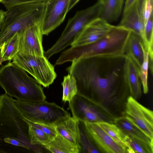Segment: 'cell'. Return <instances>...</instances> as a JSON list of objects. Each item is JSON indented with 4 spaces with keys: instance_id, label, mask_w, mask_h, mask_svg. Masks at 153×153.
Wrapping results in <instances>:
<instances>
[{
    "instance_id": "31",
    "label": "cell",
    "mask_w": 153,
    "mask_h": 153,
    "mask_svg": "<svg viewBox=\"0 0 153 153\" xmlns=\"http://www.w3.org/2000/svg\"><path fill=\"white\" fill-rule=\"evenodd\" d=\"M48 0H3L1 3L7 9L12 7L20 4L28 3H45Z\"/></svg>"
},
{
    "instance_id": "28",
    "label": "cell",
    "mask_w": 153,
    "mask_h": 153,
    "mask_svg": "<svg viewBox=\"0 0 153 153\" xmlns=\"http://www.w3.org/2000/svg\"><path fill=\"white\" fill-rule=\"evenodd\" d=\"M125 140L135 153H152L153 149L141 142L126 135Z\"/></svg>"
},
{
    "instance_id": "30",
    "label": "cell",
    "mask_w": 153,
    "mask_h": 153,
    "mask_svg": "<svg viewBox=\"0 0 153 153\" xmlns=\"http://www.w3.org/2000/svg\"><path fill=\"white\" fill-rule=\"evenodd\" d=\"M153 0H145L143 5L141 15L144 25L153 13Z\"/></svg>"
},
{
    "instance_id": "1",
    "label": "cell",
    "mask_w": 153,
    "mask_h": 153,
    "mask_svg": "<svg viewBox=\"0 0 153 153\" xmlns=\"http://www.w3.org/2000/svg\"><path fill=\"white\" fill-rule=\"evenodd\" d=\"M126 55L93 56L73 60L66 69L75 79L78 93L92 102L97 96L108 100L128 89L125 77Z\"/></svg>"
},
{
    "instance_id": "7",
    "label": "cell",
    "mask_w": 153,
    "mask_h": 153,
    "mask_svg": "<svg viewBox=\"0 0 153 153\" xmlns=\"http://www.w3.org/2000/svg\"><path fill=\"white\" fill-rule=\"evenodd\" d=\"M14 101L24 117L33 122L54 125L70 115L54 102L45 100L33 102Z\"/></svg>"
},
{
    "instance_id": "23",
    "label": "cell",
    "mask_w": 153,
    "mask_h": 153,
    "mask_svg": "<svg viewBox=\"0 0 153 153\" xmlns=\"http://www.w3.org/2000/svg\"><path fill=\"white\" fill-rule=\"evenodd\" d=\"M96 123L126 153L127 149L130 146L125 140L126 134L118 126L103 121Z\"/></svg>"
},
{
    "instance_id": "21",
    "label": "cell",
    "mask_w": 153,
    "mask_h": 153,
    "mask_svg": "<svg viewBox=\"0 0 153 153\" xmlns=\"http://www.w3.org/2000/svg\"><path fill=\"white\" fill-rule=\"evenodd\" d=\"M45 148L52 153H79V148L57 133L56 136Z\"/></svg>"
},
{
    "instance_id": "9",
    "label": "cell",
    "mask_w": 153,
    "mask_h": 153,
    "mask_svg": "<svg viewBox=\"0 0 153 153\" xmlns=\"http://www.w3.org/2000/svg\"><path fill=\"white\" fill-rule=\"evenodd\" d=\"M123 116L153 139V112L131 96L127 98Z\"/></svg>"
},
{
    "instance_id": "25",
    "label": "cell",
    "mask_w": 153,
    "mask_h": 153,
    "mask_svg": "<svg viewBox=\"0 0 153 153\" xmlns=\"http://www.w3.org/2000/svg\"><path fill=\"white\" fill-rule=\"evenodd\" d=\"M61 85L63 88L62 101L64 102L71 101L78 93L75 79L68 74L64 76Z\"/></svg>"
},
{
    "instance_id": "5",
    "label": "cell",
    "mask_w": 153,
    "mask_h": 153,
    "mask_svg": "<svg viewBox=\"0 0 153 153\" xmlns=\"http://www.w3.org/2000/svg\"><path fill=\"white\" fill-rule=\"evenodd\" d=\"M45 4L26 3L7 9L0 30V48L3 43L15 33L41 22Z\"/></svg>"
},
{
    "instance_id": "18",
    "label": "cell",
    "mask_w": 153,
    "mask_h": 153,
    "mask_svg": "<svg viewBox=\"0 0 153 153\" xmlns=\"http://www.w3.org/2000/svg\"><path fill=\"white\" fill-rule=\"evenodd\" d=\"M114 123L124 133L153 149V139L147 136L139 128L124 116L115 118Z\"/></svg>"
},
{
    "instance_id": "3",
    "label": "cell",
    "mask_w": 153,
    "mask_h": 153,
    "mask_svg": "<svg viewBox=\"0 0 153 153\" xmlns=\"http://www.w3.org/2000/svg\"><path fill=\"white\" fill-rule=\"evenodd\" d=\"M130 32L123 26L114 25L108 33L97 41L85 45L71 46L62 52L55 65H61L81 58L125 54V46Z\"/></svg>"
},
{
    "instance_id": "10",
    "label": "cell",
    "mask_w": 153,
    "mask_h": 153,
    "mask_svg": "<svg viewBox=\"0 0 153 153\" xmlns=\"http://www.w3.org/2000/svg\"><path fill=\"white\" fill-rule=\"evenodd\" d=\"M70 0H48L42 21L43 35H48L64 21L69 12Z\"/></svg>"
},
{
    "instance_id": "27",
    "label": "cell",
    "mask_w": 153,
    "mask_h": 153,
    "mask_svg": "<svg viewBox=\"0 0 153 153\" xmlns=\"http://www.w3.org/2000/svg\"><path fill=\"white\" fill-rule=\"evenodd\" d=\"M149 67V54L148 52L144 50V59L140 67L139 74L143 91L145 94H147L148 92V77Z\"/></svg>"
},
{
    "instance_id": "38",
    "label": "cell",
    "mask_w": 153,
    "mask_h": 153,
    "mask_svg": "<svg viewBox=\"0 0 153 153\" xmlns=\"http://www.w3.org/2000/svg\"><path fill=\"white\" fill-rule=\"evenodd\" d=\"M3 0H0V3Z\"/></svg>"
},
{
    "instance_id": "11",
    "label": "cell",
    "mask_w": 153,
    "mask_h": 153,
    "mask_svg": "<svg viewBox=\"0 0 153 153\" xmlns=\"http://www.w3.org/2000/svg\"><path fill=\"white\" fill-rule=\"evenodd\" d=\"M19 52L21 53L44 56L42 22L20 32Z\"/></svg>"
},
{
    "instance_id": "4",
    "label": "cell",
    "mask_w": 153,
    "mask_h": 153,
    "mask_svg": "<svg viewBox=\"0 0 153 153\" xmlns=\"http://www.w3.org/2000/svg\"><path fill=\"white\" fill-rule=\"evenodd\" d=\"M0 86L5 94L19 101L33 102L46 98L41 85L11 61L0 67Z\"/></svg>"
},
{
    "instance_id": "22",
    "label": "cell",
    "mask_w": 153,
    "mask_h": 153,
    "mask_svg": "<svg viewBox=\"0 0 153 153\" xmlns=\"http://www.w3.org/2000/svg\"><path fill=\"white\" fill-rule=\"evenodd\" d=\"M19 32L15 33L6 40L0 49V57L3 62L11 61L19 52Z\"/></svg>"
},
{
    "instance_id": "12",
    "label": "cell",
    "mask_w": 153,
    "mask_h": 153,
    "mask_svg": "<svg viewBox=\"0 0 153 153\" xmlns=\"http://www.w3.org/2000/svg\"><path fill=\"white\" fill-rule=\"evenodd\" d=\"M83 122L92 143L100 152L126 153L96 123Z\"/></svg>"
},
{
    "instance_id": "13",
    "label": "cell",
    "mask_w": 153,
    "mask_h": 153,
    "mask_svg": "<svg viewBox=\"0 0 153 153\" xmlns=\"http://www.w3.org/2000/svg\"><path fill=\"white\" fill-rule=\"evenodd\" d=\"M69 106L73 117L78 120L92 123L103 121L94 104L78 93L69 102Z\"/></svg>"
},
{
    "instance_id": "33",
    "label": "cell",
    "mask_w": 153,
    "mask_h": 153,
    "mask_svg": "<svg viewBox=\"0 0 153 153\" xmlns=\"http://www.w3.org/2000/svg\"><path fill=\"white\" fill-rule=\"evenodd\" d=\"M5 15V11L0 10V30L3 23Z\"/></svg>"
},
{
    "instance_id": "15",
    "label": "cell",
    "mask_w": 153,
    "mask_h": 153,
    "mask_svg": "<svg viewBox=\"0 0 153 153\" xmlns=\"http://www.w3.org/2000/svg\"><path fill=\"white\" fill-rule=\"evenodd\" d=\"M118 25L133 31L139 36L142 40L144 47L145 25L140 13L138 1L126 13L123 14Z\"/></svg>"
},
{
    "instance_id": "20",
    "label": "cell",
    "mask_w": 153,
    "mask_h": 153,
    "mask_svg": "<svg viewBox=\"0 0 153 153\" xmlns=\"http://www.w3.org/2000/svg\"><path fill=\"white\" fill-rule=\"evenodd\" d=\"M123 0H105L100 17L108 23L116 21L120 15Z\"/></svg>"
},
{
    "instance_id": "37",
    "label": "cell",
    "mask_w": 153,
    "mask_h": 153,
    "mask_svg": "<svg viewBox=\"0 0 153 153\" xmlns=\"http://www.w3.org/2000/svg\"><path fill=\"white\" fill-rule=\"evenodd\" d=\"M2 62L1 61V59H0V66L1 65V64H2Z\"/></svg>"
},
{
    "instance_id": "29",
    "label": "cell",
    "mask_w": 153,
    "mask_h": 153,
    "mask_svg": "<svg viewBox=\"0 0 153 153\" xmlns=\"http://www.w3.org/2000/svg\"><path fill=\"white\" fill-rule=\"evenodd\" d=\"M25 120L28 123L42 130L50 137L52 140L54 139L57 134L54 125L35 122L25 118Z\"/></svg>"
},
{
    "instance_id": "14",
    "label": "cell",
    "mask_w": 153,
    "mask_h": 153,
    "mask_svg": "<svg viewBox=\"0 0 153 153\" xmlns=\"http://www.w3.org/2000/svg\"><path fill=\"white\" fill-rule=\"evenodd\" d=\"M113 26L100 17L98 18L84 28L71 46L81 45L93 43L108 33Z\"/></svg>"
},
{
    "instance_id": "8",
    "label": "cell",
    "mask_w": 153,
    "mask_h": 153,
    "mask_svg": "<svg viewBox=\"0 0 153 153\" xmlns=\"http://www.w3.org/2000/svg\"><path fill=\"white\" fill-rule=\"evenodd\" d=\"M13 62L32 76L45 87H48L56 77L54 67L44 56L26 54L19 52Z\"/></svg>"
},
{
    "instance_id": "26",
    "label": "cell",
    "mask_w": 153,
    "mask_h": 153,
    "mask_svg": "<svg viewBox=\"0 0 153 153\" xmlns=\"http://www.w3.org/2000/svg\"><path fill=\"white\" fill-rule=\"evenodd\" d=\"M29 134L31 144L44 146L52 140L50 137L40 129L28 123Z\"/></svg>"
},
{
    "instance_id": "24",
    "label": "cell",
    "mask_w": 153,
    "mask_h": 153,
    "mask_svg": "<svg viewBox=\"0 0 153 153\" xmlns=\"http://www.w3.org/2000/svg\"><path fill=\"white\" fill-rule=\"evenodd\" d=\"M78 128L79 153H100L92 143L83 122L78 120Z\"/></svg>"
},
{
    "instance_id": "35",
    "label": "cell",
    "mask_w": 153,
    "mask_h": 153,
    "mask_svg": "<svg viewBox=\"0 0 153 153\" xmlns=\"http://www.w3.org/2000/svg\"><path fill=\"white\" fill-rule=\"evenodd\" d=\"M145 0H138V4L139 8L141 9Z\"/></svg>"
},
{
    "instance_id": "34",
    "label": "cell",
    "mask_w": 153,
    "mask_h": 153,
    "mask_svg": "<svg viewBox=\"0 0 153 153\" xmlns=\"http://www.w3.org/2000/svg\"><path fill=\"white\" fill-rule=\"evenodd\" d=\"M80 0H70L68 11L71 10Z\"/></svg>"
},
{
    "instance_id": "16",
    "label": "cell",
    "mask_w": 153,
    "mask_h": 153,
    "mask_svg": "<svg viewBox=\"0 0 153 153\" xmlns=\"http://www.w3.org/2000/svg\"><path fill=\"white\" fill-rule=\"evenodd\" d=\"M139 71V66L130 57L126 55V79L131 96L136 100L142 95Z\"/></svg>"
},
{
    "instance_id": "6",
    "label": "cell",
    "mask_w": 153,
    "mask_h": 153,
    "mask_svg": "<svg viewBox=\"0 0 153 153\" xmlns=\"http://www.w3.org/2000/svg\"><path fill=\"white\" fill-rule=\"evenodd\" d=\"M102 5L101 3L98 1L88 7L77 11L74 16L69 20L56 42L44 52V56L49 59L53 55L71 45L88 25L100 17Z\"/></svg>"
},
{
    "instance_id": "17",
    "label": "cell",
    "mask_w": 153,
    "mask_h": 153,
    "mask_svg": "<svg viewBox=\"0 0 153 153\" xmlns=\"http://www.w3.org/2000/svg\"><path fill=\"white\" fill-rule=\"evenodd\" d=\"M54 125L58 134L78 147V120L70 115L58 121Z\"/></svg>"
},
{
    "instance_id": "2",
    "label": "cell",
    "mask_w": 153,
    "mask_h": 153,
    "mask_svg": "<svg viewBox=\"0 0 153 153\" xmlns=\"http://www.w3.org/2000/svg\"><path fill=\"white\" fill-rule=\"evenodd\" d=\"M38 145L30 143L29 125L14 99L0 96V153L41 152Z\"/></svg>"
},
{
    "instance_id": "36",
    "label": "cell",
    "mask_w": 153,
    "mask_h": 153,
    "mask_svg": "<svg viewBox=\"0 0 153 153\" xmlns=\"http://www.w3.org/2000/svg\"><path fill=\"white\" fill-rule=\"evenodd\" d=\"M105 0H98V1L101 2L102 3H103Z\"/></svg>"
},
{
    "instance_id": "32",
    "label": "cell",
    "mask_w": 153,
    "mask_h": 153,
    "mask_svg": "<svg viewBox=\"0 0 153 153\" xmlns=\"http://www.w3.org/2000/svg\"><path fill=\"white\" fill-rule=\"evenodd\" d=\"M138 1V0H127L125 4L123 14L126 13Z\"/></svg>"
},
{
    "instance_id": "39",
    "label": "cell",
    "mask_w": 153,
    "mask_h": 153,
    "mask_svg": "<svg viewBox=\"0 0 153 153\" xmlns=\"http://www.w3.org/2000/svg\"></svg>"
},
{
    "instance_id": "19",
    "label": "cell",
    "mask_w": 153,
    "mask_h": 153,
    "mask_svg": "<svg viewBox=\"0 0 153 153\" xmlns=\"http://www.w3.org/2000/svg\"><path fill=\"white\" fill-rule=\"evenodd\" d=\"M143 44L140 37L131 31L125 48V54L130 57L139 67L144 57Z\"/></svg>"
}]
</instances>
